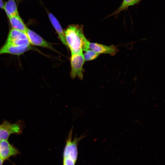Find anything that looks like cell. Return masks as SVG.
<instances>
[{
	"label": "cell",
	"instance_id": "1",
	"mask_svg": "<svg viewBox=\"0 0 165 165\" xmlns=\"http://www.w3.org/2000/svg\"><path fill=\"white\" fill-rule=\"evenodd\" d=\"M64 32L67 46L71 53H79L89 49L90 42L84 34L83 25H70Z\"/></svg>",
	"mask_w": 165,
	"mask_h": 165
},
{
	"label": "cell",
	"instance_id": "2",
	"mask_svg": "<svg viewBox=\"0 0 165 165\" xmlns=\"http://www.w3.org/2000/svg\"><path fill=\"white\" fill-rule=\"evenodd\" d=\"M73 127L66 140L62 156V165H75L78 156V146L79 142L86 135L82 134L78 137L76 135L72 139Z\"/></svg>",
	"mask_w": 165,
	"mask_h": 165
},
{
	"label": "cell",
	"instance_id": "3",
	"mask_svg": "<svg viewBox=\"0 0 165 165\" xmlns=\"http://www.w3.org/2000/svg\"><path fill=\"white\" fill-rule=\"evenodd\" d=\"M85 62L82 52L71 53L70 58L71 66V77L72 79L77 77L82 80L83 77V65Z\"/></svg>",
	"mask_w": 165,
	"mask_h": 165
},
{
	"label": "cell",
	"instance_id": "4",
	"mask_svg": "<svg viewBox=\"0 0 165 165\" xmlns=\"http://www.w3.org/2000/svg\"><path fill=\"white\" fill-rule=\"evenodd\" d=\"M23 126L20 122L11 123L4 120L0 124V140H8L13 134H20L22 132Z\"/></svg>",
	"mask_w": 165,
	"mask_h": 165
},
{
	"label": "cell",
	"instance_id": "5",
	"mask_svg": "<svg viewBox=\"0 0 165 165\" xmlns=\"http://www.w3.org/2000/svg\"><path fill=\"white\" fill-rule=\"evenodd\" d=\"M6 43L16 46H31L25 32L11 28L9 31Z\"/></svg>",
	"mask_w": 165,
	"mask_h": 165
},
{
	"label": "cell",
	"instance_id": "6",
	"mask_svg": "<svg viewBox=\"0 0 165 165\" xmlns=\"http://www.w3.org/2000/svg\"><path fill=\"white\" fill-rule=\"evenodd\" d=\"M26 33L31 45L41 47L57 52L52 44L47 41L34 31L28 28Z\"/></svg>",
	"mask_w": 165,
	"mask_h": 165
},
{
	"label": "cell",
	"instance_id": "7",
	"mask_svg": "<svg viewBox=\"0 0 165 165\" xmlns=\"http://www.w3.org/2000/svg\"><path fill=\"white\" fill-rule=\"evenodd\" d=\"M35 49L31 46H16L5 43L0 48V55L9 54L19 56L30 50Z\"/></svg>",
	"mask_w": 165,
	"mask_h": 165
},
{
	"label": "cell",
	"instance_id": "8",
	"mask_svg": "<svg viewBox=\"0 0 165 165\" xmlns=\"http://www.w3.org/2000/svg\"><path fill=\"white\" fill-rule=\"evenodd\" d=\"M19 153L16 148L13 146L8 140H3L0 141V157L4 160L11 156Z\"/></svg>",
	"mask_w": 165,
	"mask_h": 165
},
{
	"label": "cell",
	"instance_id": "9",
	"mask_svg": "<svg viewBox=\"0 0 165 165\" xmlns=\"http://www.w3.org/2000/svg\"><path fill=\"white\" fill-rule=\"evenodd\" d=\"M89 49L100 54H108L112 56L115 55L119 50L114 45L107 46L96 42H90Z\"/></svg>",
	"mask_w": 165,
	"mask_h": 165
},
{
	"label": "cell",
	"instance_id": "10",
	"mask_svg": "<svg viewBox=\"0 0 165 165\" xmlns=\"http://www.w3.org/2000/svg\"><path fill=\"white\" fill-rule=\"evenodd\" d=\"M49 19L52 25L57 33L60 39L63 43L68 47L66 41L64 31L61 25L55 17L51 13L47 10Z\"/></svg>",
	"mask_w": 165,
	"mask_h": 165
},
{
	"label": "cell",
	"instance_id": "11",
	"mask_svg": "<svg viewBox=\"0 0 165 165\" xmlns=\"http://www.w3.org/2000/svg\"><path fill=\"white\" fill-rule=\"evenodd\" d=\"M11 28L26 32L28 28L19 14L9 17Z\"/></svg>",
	"mask_w": 165,
	"mask_h": 165
},
{
	"label": "cell",
	"instance_id": "12",
	"mask_svg": "<svg viewBox=\"0 0 165 165\" xmlns=\"http://www.w3.org/2000/svg\"><path fill=\"white\" fill-rule=\"evenodd\" d=\"M3 9L8 18L19 14L15 0H8L6 2Z\"/></svg>",
	"mask_w": 165,
	"mask_h": 165
},
{
	"label": "cell",
	"instance_id": "13",
	"mask_svg": "<svg viewBox=\"0 0 165 165\" xmlns=\"http://www.w3.org/2000/svg\"><path fill=\"white\" fill-rule=\"evenodd\" d=\"M134 0H123L122 2L119 7L113 12L108 15L105 18H107L113 16H115L117 18L119 14L122 11L128 9L130 4Z\"/></svg>",
	"mask_w": 165,
	"mask_h": 165
},
{
	"label": "cell",
	"instance_id": "14",
	"mask_svg": "<svg viewBox=\"0 0 165 165\" xmlns=\"http://www.w3.org/2000/svg\"><path fill=\"white\" fill-rule=\"evenodd\" d=\"M83 54L85 61H89L96 59L99 54L92 50L88 49L85 51Z\"/></svg>",
	"mask_w": 165,
	"mask_h": 165
},
{
	"label": "cell",
	"instance_id": "15",
	"mask_svg": "<svg viewBox=\"0 0 165 165\" xmlns=\"http://www.w3.org/2000/svg\"><path fill=\"white\" fill-rule=\"evenodd\" d=\"M142 0H134V1L130 4V6H133L134 5L138 4Z\"/></svg>",
	"mask_w": 165,
	"mask_h": 165
},
{
	"label": "cell",
	"instance_id": "16",
	"mask_svg": "<svg viewBox=\"0 0 165 165\" xmlns=\"http://www.w3.org/2000/svg\"><path fill=\"white\" fill-rule=\"evenodd\" d=\"M4 3L2 0H0V9H3Z\"/></svg>",
	"mask_w": 165,
	"mask_h": 165
},
{
	"label": "cell",
	"instance_id": "17",
	"mask_svg": "<svg viewBox=\"0 0 165 165\" xmlns=\"http://www.w3.org/2000/svg\"><path fill=\"white\" fill-rule=\"evenodd\" d=\"M4 160L0 157V165H2Z\"/></svg>",
	"mask_w": 165,
	"mask_h": 165
},
{
	"label": "cell",
	"instance_id": "18",
	"mask_svg": "<svg viewBox=\"0 0 165 165\" xmlns=\"http://www.w3.org/2000/svg\"><path fill=\"white\" fill-rule=\"evenodd\" d=\"M22 0H15L16 1L18 4L20 3Z\"/></svg>",
	"mask_w": 165,
	"mask_h": 165
},
{
	"label": "cell",
	"instance_id": "19",
	"mask_svg": "<svg viewBox=\"0 0 165 165\" xmlns=\"http://www.w3.org/2000/svg\"></svg>",
	"mask_w": 165,
	"mask_h": 165
}]
</instances>
